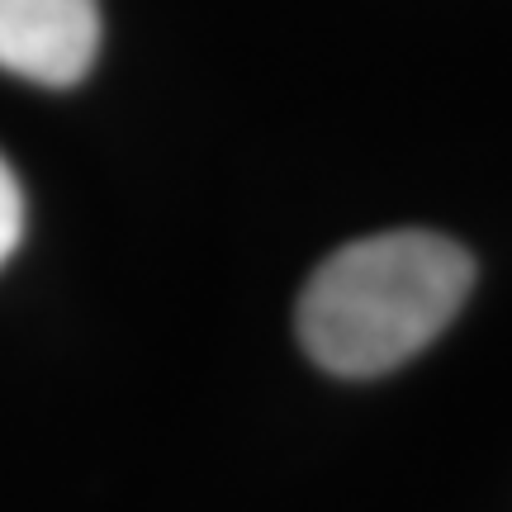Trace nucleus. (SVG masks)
I'll list each match as a JSON object with an SVG mask.
<instances>
[{
  "label": "nucleus",
  "instance_id": "obj_1",
  "mask_svg": "<svg viewBox=\"0 0 512 512\" xmlns=\"http://www.w3.org/2000/svg\"><path fill=\"white\" fill-rule=\"evenodd\" d=\"M475 290V256L427 228L347 242L309 275L299 342L332 375L366 380L432 347Z\"/></svg>",
  "mask_w": 512,
  "mask_h": 512
},
{
  "label": "nucleus",
  "instance_id": "obj_2",
  "mask_svg": "<svg viewBox=\"0 0 512 512\" xmlns=\"http://www.w3.org/2000/svg\"><path fill=\"white\" fill-rule=\"evenodd\" d=\"M100 48V0H0V67L72 86L91 72Z\"/></svg>",
  "mask_w": 512,
  "mask_h": 512
},
{
  "label": "nucleus",
  "instance_id": "obj_3",
  "mask_svg": "<svg viewBox=\"0 0 512 512\" xmlns=\"http://www.w3.org/2000/svg\"><path fill=\"white\" fill-rule=\"evenodd\" d=\"M19 238H24V195H19L15 171H10L5 157H0V266L10 261Z\"/></svg>",
  "mask_w": 512,
  "mask_h": 512
}]
</instances>
